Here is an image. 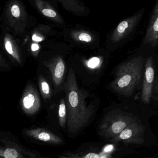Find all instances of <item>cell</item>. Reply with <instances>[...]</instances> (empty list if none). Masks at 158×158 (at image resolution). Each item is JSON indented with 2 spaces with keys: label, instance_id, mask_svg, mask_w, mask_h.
I'll return each mask as SVG.
<instances>
[{
  "label": "cell",
  "instance_id": "1",
  "mask_svg": "<svg viewBox=\"0 0 158 158\" xmlns=\"http://www.w3.org/2000/svg\"><path fill=\"white\" fill-rule=\"evenodd\" d=\"M67 105V125L70 133L75 134L85 127L94 113L92 105H87L84 92L78 87L75 74L70 69L64 84Z\"/></svg>",
  "mask_w": 158,
  "mask_h": 158
},
{
  "label": "cell",
  "instance_id": "21",
  "mask_svg": "<svg viewBox=\"0 0 158 158\" xmlns=\"http://www.w3.org/2000/svg\"><path fill=\"white\" fill-rule=\"evenodd\" d=\"M31 48H32V50L33 51H36L38 50L39 49V47L37 44H34L32 45Z\"/></svg>",
  "mask_w": 158,
  "mask_h": 158
},
{
  "label": "cell",
  "instance_id": "22",
  "mask_svg": "<svg viewBox=\"0 0 158 158\" xmlns=\"http://www.w3.org/2000/svg\"><path fill=\"white\" fill-rule=\"evenodd\" d=\"M32 39H33V40L36 41H41V40H42V39H41V38L35 35H34L33 36Z\"/></svg>",
  "mask_w": 158,
  "mask_h": 158
},
{
  "label": "cell",
  "instance_id": "3",
  "mask_svg": "<svg viewBox=\"0 0 158 158\" xmlns=\"http://www.w3.org/2000/svg\"><path fill=\"white\" fill-rule=\"evenodd\" d=\"M137 121L130 114L120 110H112L103 118L99 127V134L111 141L126 127Z\"/></svg>",
  "mask_w": 158,
  "mask_h": 158
},
{
  "label": "cell",
  "instance_id": "13",
  "mask_svg": "<svg viewBox=\"0 0 158 158\" xmlns=\"http://www.w3.org/2000/svg\"><path fill=\"white\" fill-rule=\"evenodd\" d=\"M0 156L6 158H22L24 156L21 152L14 148H2L0 150Z\"/></svg>",
  "mask_w": 158,
  "mask_h": 158
},
{
  "label": "cell",
  "instance_id": "12",
  "mask_svg": "<svg viewBox=\"0 0 158 158\" xmlns=\"http://www.w3.org/2000/svg\"><path fill=\"white\" fill-rule=\"evenodd\" d=\"M39 85L41 95L44 99H50L52 95L49 84L44 77L40 76L39 78Z\"/></svg>",
  "mask_w": 158,
  "mask_h": 158
},
{
  "label": "cell",
  "instance_id": "17",
  "mask_svg": "<svg viewBox=\"0 0 158 158\" xmlns=\"http://www.w3.org/2000/svg\"><path fill=\"white\" fill-rule=\"evenodd\" d=\"M79 39L81 41H85V42H90L91 40V37L89 35L85 33H83L79 35Z\"/></svg>",
  "mask_w": 158,
  "mask_h": 158
},
{
  "label": "cell",
  "instance_id": "18",
  "mask_svg": "<svg viewBox=\"0 0 158 158\" xmlns=\"http://www.w3.org/2000/svg\"><path fill=\"white\" fill-rule=\"evenodd\" d=\"M99 62V60L98 58H94L91 59L88 62V66L90 68H95Z\"/></svg>",
  "mask_w": 158,
  "mask_h": 158
},
{
  "label": "cell",
  "instance_id": "20",
  "mask_svg": "<svg viewBox=\"0 0 158 158\" xmlns=\"http://www.w3.org/2000/svg\"><path fill=\"white\" fill-rule=\"evenodd\" d=\"M5 48L6 50L10 54L12 55L13 54V50L11 44L10 43V41H7L5 45Z\"/></svg>",
  "mask_w": 158,
  "mask_h": 158
},
{
  "label": "cell",
  "instance_id": "7",
  "mask_svg": "<svg viewBox=\"0 0 158 158\" xmlns=\"http://www.w3.org/2000/svg\"><path fill=\"white\" fill-rule=\"evenodd\" d=\"M144 71L141 100L145 104H148L151 100L155 78L153 59L152 56L148 57L146 60Z\"/></svg>",
  "mask_w": 158,
  "mask_h": 158
},
{
  "label": "cell",
  "instance_id": "10",
  "mask_svg": "<svg viewBox=\"0 0 158 158\" xmlns=\"http://www.w3.org/2000/svg\"><path fill=\"white\" fill-rule=\"evenodd\" d=\"M50 71L52 80L55 87H59L62 83L65 73V65L61 60L53 64L48 65Z\"/></svg>",
  "mask_w": 158,
  "mask_h": 158
},
{
  "label": "cell",
  "instance_id": "2",
  "mask_svg": "<svg viewBox=\"0 0 158 158\" xmlns=\"http://www.w3.org/2000/svg\"><path fill=\"white\" fill-rule=\"evenodd\" d=\"M145 62L144 57L139 56L121 64L110 84L112 90L125 97L132 96L141 81Z\"/></svg>",
  "mask_w": 158,
  "mask_h": 158
},
{
  "label": "cell",
  "instance_id": "15",
  "mask_svg": "<svg viewBox=\"0 0 158 158\" xmlns=\"http://www.w3.org/2000/svg\"><path fill=\"white\" fill-rule=\"evenodd\" d=\"M42 13L44 15L48 17H54L57 15L54 11L50 9H45L42 11Z\"/></svg>",
  "mask_w": 158,
  "mask_h": 158
},
{
  "label": "cell",
  "instance_id": "6",
  "mask_svg": "<svg viewBox=\"0 0 158 158\" xmlns=\"http://www.w3.org/2000/svg\"><path fill=\"white\" fill-rule=\"evenodd\" d=\"M21 108L25 114L29 115L35 114L41 107L39 94L32 84L27 85L21 98Z\"/></svg>",
  "mask_w": 158,
  "mask_h": 158
},
{
  "label": "cell",
  "instance_id": "5",
  "mask_svg": "<svg viewBox=\"0 0 158 158\" xmlns=\"http://www.w3.org/2000/svg\"><path fill=\"white\" fill-rule=\"evenodd\" d=\"M144 130L145 126L137 121L126 127L111 141L114 143L122 141L126 144H142L145 141Z\"/></svg>",
  "mask_w": 158,
  "mask_h": 158
},
{
  "label": "cell",
  "instance_id": "9",
  "mask_svg": "<svg viewBox=\"0 0 158 158\" xmlns=\"http://www.w3.org/2000/svg\"><path fill=\"white\" fill-rule=\"evenodd\" d=\"M24 133L29 137L49 144L60 145L63 142L60 137L45 128L27 129L25 131Z\"/></svg>",
  "mask_w": 158,
  "mask_h": 158
},
{
  "label": "cell",
  "instance_id": "11",
  "mask_svg": "<svg viewBox=\"0 0 158 158\" xmlns=\"http://www.w3.org/2000/svg\"><path fill=\"white\" fill-rule=\"evenodd\" d=\"M60 102L58 110L59 123L62 128H64L67 121V106L64 98H62Z\"/></svg>",
  "mask_w": 158,
  "mask_h": 158
},
{
  "label": "cell",
  "instance_id": "19",
  "mask_svg": "<svg viewBox=\"0 0 158 158\" xmlns=\"http://www.w3.org/2000/svg\"><path fill=\"white\" fill-rule=\"evenodd\" d=\"M82 157L84 158H99L100 157L97 153H94V152H90V153H87Z\"/></svg>",
  "mask_w": 158,
  "mask_h": 158
},
{
  "label": "cell",
  "instance_id": "14",
  "mask_svg": "<svg viewBox=\"0 0 158 158\" xmlns=\"http://www.w3.org/2000/svg\"><path fill=\"white\" fill-rule=\"evenodd\" d=\"M152 98L155 101L158 100V77L154 79V84L152 88Z\"/></svg>",
  "mask_w": 158,
  "mask_h": 158
},
{
  "label": "cell",
  "instance_id": "16",
  "mask_svg": "<svg viewBox=\"0 0 158 158\" xmlns=\"http://www.w3.org/2000/svg\"><path fill=\"white\" fill-rule=\"evenodd\" d=\"M11 12L13 15L15 17H18L20 16V9L17 5H14L12 7Z\"/></svg>",
  "mask_w": 158,
  "mask_h": 158
},
{
  "label": "cell",
  "instance_id": "4",
  "mask_svg": "<svg viewBox=\"0 0 158 158\" xmlns=\"http://www.w3.org/2000/svg\"><path fill=\"white\" fill-rule=\"evenodd\" d=\"M144 9L123 20L114 30L111 40L114 43H118L126 38L135 29L143 16Z\"/></svg>",
  "mask_w": 158,
  "mask_h": 158
},
{
  "label": "cell",
  "instance_id": "8",
  "mask_svg": "<svg viewBox=\"0 0 158 158\" xmlns=\"http://www.w3.org/2000/svg\"><path fill=\"white\" fill-rule=\"evenodd\" d=\"M144 43L154 48L158 45V0L151 17L144 37Z\"/></svg>",
  "mask_w": 158,
  "mask_h": 158
}]
</instances>
